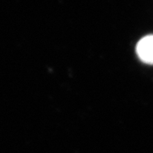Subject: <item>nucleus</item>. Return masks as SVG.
I'll list each match as a JSON object with an SVG mask.
<instances>
[{"instance_id":"f257e3e1","label":"nucleus","mask_w":153,"mask_h":153,"mask_svg":"<svg viewBox=\"0 0 153 153\" xmlns=\"http://www.w3.org/2000/svg\"><path fill=\"white\" fill-rule=\"evenodd\" d=\"M136 51L142 62L153 65V35L141 38L137 43Z\"/></svg>"}]
</instances>
